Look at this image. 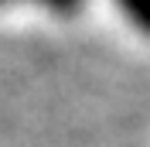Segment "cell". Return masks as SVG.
Here are the masks:
<instances>
[{
    "label": "cell",
    "mask_w": 150,
    "mask_h": 147,
    "mask_svg": "<svg viewBox=\"0 0 150 147\" xmlns=\"http://www.w3.org/2000/svg\"><path fill=\"white\" fill-rule=\"evenodd\" d=\"M116 7L123 10V17L130 21L140 34L150 38V0H116Z\"/></svg>",
    "instance_id": "obj_1"
},
{
    "label": "cell",
    "mask_w": 150,
    "mask_h": 147,
    "mask_svg": "<svg viewBox=\"0 0 150 147\" xmlns=\"http://www.w3.org/2000/svg\"><path fill=\"white\" fill-rule=\"evenodd\" d=\"M4 4H38V7L51 10V14H62V17H72V14H79L85 7V0H0V7Z\"/></svg>",
    "instance_id": "obj_2"
}]
</instances>
